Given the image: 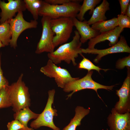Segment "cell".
<instances>
[{"label": "cell", "instance_id": "cell-29", "mask_svg": "<svg viewBox=\"0 0 130 130\" xmlns=\"http://www.w3.org/2000/svg\"><path fill=\"white\" fill-rule=\"evenodd\" d=\"M121 8V14L125 15L126 11L130 3V0H119Z\"/></svg>", "mask_w": 130, "mask_h": 130}, {"label": "cell", "instance_id": "cell-32", "mask_svg": "<svg viewBox=\"0 0 130 130\" xmlns=\"http://www.w3.org/2000/svg\"><path fill=\"white\" fill-rule=\"evenodd\" d=\"M19 130H34L33 128H30L28 127L25 128H24L22 129Z\"/></svg>", "mask_w": 130, "mask_h": 130}, {"label": "cell", "instance_id": "cell-19", "mask_svg": "<svg viewBox=\"0 0 130 130\" xmlns=\"http://www.w3.org/2000/svg\"><path fill=\"white\" fill-rule=\"evenodd\" d=\"M118 26L117 18L96 22L92 25L91 27L100 33L114 29Z\"/></svg>", "mask_w": 130, "mask_h": 130}, {"label": "cell", "instance_id": "cell-25", "mask_svg": "<svg viewBox=\"0 0 130 130\" xmlns=\"http://www.w3.org/2000/svg\"><path fill=\"white\" fill-rule=\"evenodd\" d=\"M117 20L118 26L124 29L130 28V18L125 15L118 14Z\"/></svg>", "mask_w": 130, "mask_h": 130}, {"label": "cell", "instance_id": "cell-8", "mask_svg": "<svg viewBox=\"0 0 130 130\" xmlns=\"http://www.w3.org/2000/svg\"><path fill=\"white\" fill-rule=\"evenodd\" d=\"M7 21L10 25L11 35L9 45L15 49L17 47V40L21 33L27 29L36 28L38 24V22L36 20H31L29 22L26 21L21 11L18 13L14 18Z\"/></svg>", "mask_w": 130, "mask_h": 130}, {"label": "cell", "instance_id": "cell-22", "mask_svg": "<svg viewBox=\"0 0 130 130\" xmlns=\"http://www.w3.org/2000/svg\"><path fill=\"white\" fill-rule=\"evenodd\" d=\"M11 37L10 25L8 21L0 24V41L5 46L9 45Z\"/></svg>", "mask_w": 130, "mask_h": 130}, {"label": "cell", "instance_id": "cell-1", "mask_svg": "<svg viewBox=\"0 0 130 130\" xmlns=\"http://www.w3.org/2000/svg\"><path fill=\"white\" fill-rule=\"evenodd\" d=\"M74 35L72 40L69 42L61 45L55 51L48 53L47 56L49 59L55 64L61 63L64 61L68 64L72 62L73 65H77L75 58L79 54H82L81 47L82 43L80 42V35L77 30L74 31Z\"/></svg>", "mask_w": 130, "mask_h": 130}, {"label": "cell", "instance_id": "cell-17", "mask_svg": "<svg viewBox=\"0 0 130 130\" xmlns=\"http://www.w3.org/2000/svg\"><path fill=\"white\" fill-rule=\"evenodd\" d=\"M75 110L74 117L62 130H76L77 127L81 124L83 119L89 113L90 111L89 109H85L80 106H77Z\"/></svg>", "mask_w": 130, "mask_h": 130}, {"label": "cell", "instance_id": "cell-14", "mask_svg": "<svg viewBox=\"0 0 130 130\" xmlns=\"http://www.w3.org/2000/svg\"><path fill=\"white\" fill-rule=\"evenodd\" d=\"M124 30V29L118 26L112 30L100 33L96 37L89 40L87 48H94L97 44L107 40L109 41V46H113L117 42L121 33Z\"/></svg>", "mask_w": 130, "mask_h": 130}, {"label": "cell", "instance_id": "cell-12", "mask_svg": "<svg viewBox=\"0 0 130 130\" xmlns=\"http://www.w3.org/2000/svg\"><path fill=\"white\" fill-rule=\"evenodd\" d=\"M0 24L3 23L16 16V13L26 9L24 0H8L7 2L0 0Z\"/></svg>", "mask_w": 130, "mask_h": 130}, {"label": "cell", "instance_id": "cell-16", "mask_svg": "<svg viewBox=\"0 0 130 130\" xmlns=\"http://www.w3.org/2000/svg\"><path fill=\"white\" fill-rule=\"evenodd\" d=\"M110 4L106 0H103L102 3L94 9L90 18L87 21L90 25L98 22L106 20L105 15L106 12L110 9Z\"/></svg>", "mask_w": 130, "mask_h": 130}, {"label": "cell", "instance_id": "cell-27", "mask_svg": "<svg viewBox=\"0 0 130 130\" xmlns=\"http://www.w3.org/2000/svg\"><path fill=\"white\" fill-rule=\"evenodd\" d=\"M7 130H19L25 127L19 121L14 119L8 122L7 125Z\"/></svg>", "mask_w": 130, "mask_h": 130}, {"label": "cell", "instance_id": "cell-33", "mask_svg": "<svg viewBox=\"0 0 130 130\" xmlns=\"http://www.w3.org/2000/svg\"><path fill=\"white\" fill-rule=\"evenodd\" d=\"M5 46L3 44L1 41H0V48Z\"/></svg>", "mask_w": 130, "mask_h": 130}, {"label": "cell", "instance_id": "cell-30", "mask_svg": "<svg viewBox=\"0 0 130 130\" xmlns=\"http://www.w3.org/2000/svg\"><path fill=\"white\" fill-rule=\"evenodd\" d=\"M71 0H45V2L51 5H61L69 3Z\"/></svg>", "mask_w": 130, "mask_h": 130}, {"label": "cell", "instance_id": "cell-10", "mask_svg": "<svg viewBox=\"0 0 130 130\" xmlns=\"http://www.w3.org/2000/svg\"><path fill=\"white\" fill-rule=\"evenodd\" d=\"M127 75L121 87L116 90L119 100L114 108L118 113L124 114L130 111V68L127 67Z\"/></svg>", "mask_w": 130, "mask_h": 130}, {"label": "cell", "instance_id": "cell-4", "mask_svg": "<svg viewBox=\"0 0 130 130\" xmlns=\"http://www.w3.org/2000/svg\"><path fill=\"white\" fill-rule=\"evenodd\" d=\"M50 25L55 35L53 41L54 47L66 43L70 37L74 26L73 18L61 17L51 19Z\"/></svg>", "mask_w": 130, "mask_h": 130}, {"label": "cell", "instance_id": "cell-7", "mask_svg": "<svg viewBox=\"0 0 130 130\" xmlns=\"http://www.w3.org/2000/svg\"><path fill=\"white\" fill-rule=\"evenodd\" d=\"M40 71L47 77L54 78L58 86L63 89L68 82L79 78L72 77L67 69L57 66L49 59Z\"/></svg>", "mask_w": 130, "mask_h": 130}, {"label": "cell", "instance_id": "cell-20", "mask_svg": "<svg viewBox=\"0 0 130 130\" xmlns=\"http://www.w3.org/2000/svg\"><path fill=\"white\" fill-rule=\"evenodd\" d=\"M101 1V0H84L77 15V19L81 21L84 20V16L86 12L89 10V14L92 15L95 7Z\"/></svg>", "mask_w": 130, "mask_h": 130}, {"label": "cell", "instance_id": "cell-2", "mask_svg": "<svg viewBox=\"0 0 130 130\" xmlns=\"http://www.w3.org/2000/svg\"><path fill=\"white\" fill-rule=\"evenodd\" d=\"M82 0H72L65 4L58 5H51L43 1L39 11V16H46L51 19L61 17H77Z\"/></svg>", "mask_w": 130, "mask_h": 130}, {"label": "cell", "instance_id": "cell-18", "mask_svg": "<svg viewBox=\"0 0 130 130\" xmlns=\"http://www.w3.org/2000/svg\"><path fill=\"white\" fill-rule=\"evenodd\" d=\"M27 107L15 112L13 114L14 119L19 121L25 127H28L27 124L32 119H34L38 117L39 114L35 113Z\"/></svg>", "mask_w": 130, "mask_h": 130}, {"label": "cell", "instance_id": "cell-31", "mask_svg": "<svg viewBox=\"0 0 130 130\" xmlns=\"http://www.w3.org/2000/svg\"><path fill=\"white\" fill-rule=\"evenodd\" d=\"M125 15L130 18V4L128 6Z\"/></svg>", "mask_w": 130, "mask_h": 130}, {"label": "cell", "instance_id": "cell-23", "mask_svg": "<svg viewBox=\"0 0 130 130\" xmlns=\"http://www.w3.org/2000/svg\"><path fill=\"white\" fill-rule=\"evenodd\" d=\"M9 85L4 86L0 90V109L11 106L9 95Z\"/></svg>", "mask_w": 130, "mask_h": 130}, {"label": "cell", "instance_id": "cell-15", "mask_svg": "<svg viewBox=\"0 0 130 130\" xmlns=\"http://www.w3.org/2000/svg\"><path fill=\"white\" fill-rule=\"evenodd\" d=\"M74 26L76 27L80 35V40L82 43H84L88 40L95 38L100 33L93 29L88 23L87 21H81L76 17L73 18Z\"/></svg>", "mask_w": 130, "mask_h": 130}, {"label": "cell", "instance_id": "cell-26", "mask_svg": "<svg viewBox=\"0 0 130 130\" xmlns=\"http://www.w3.org/2000/svg\"><path fill=\"white\" fill-rule=\"evenodd\" d=\"M116 68L118 69H123L125 67H130V55L119 59L116 62Z\"/></svg>", "mask_w": 130, "mask_h": 130}, {"label": "cell", "instance_id": "cell-13", "mask_svg": "<svg viewBox=\"0 0 130 130\" xmlns=\"http://www.w3.org/2000/svg\"><path fill=\"white\" fill-rule=\"evenodd\" d=\"M110 130H130V113H118L113 108L107 118Z\"/></svg>", "mask_w": 130, "mask_h": 130}, {"label": "cell", "instance_id": "cell-5", "mask_svg": "<svg viewBox=\"0 0 130 130\" xmlns=\"http://www.w3.org/2000/svg\"><path fill=\"white\" fill-rule=\"evenodd\" d=\"M93 71L88 72L86 75L83 78L70 81L65 85L63 88V91L66 92H72L67 95V99L71 97L75 93L86 89H89L95 91L99 98H101L97 91L98 89H103L111 91L116 85L111 86H106L100 84L95 81L92 79V75Z\"/></svg>", "mask_w": 130, "mask_h": 130}, {"label": "cell", "instance_id": "cell-9", "mask_svg": "<svg viewBox=\"0 0 130 130\" xmlns=\"http://www.w3.org/2000/svg\"><path fill=\"white\" fill-rule=\"evenodd\" d=\"M51 20L48 17H42L41 20L42 32L35 51L36 54H40L44 52L51 53L54 51L55 47L53 41L55 34L50 26Z\"/></svg>", "mask_w": 130, "mask_h": 130}, {"label": "cell", "instance_id": "cell-24", "mask_svg": "<svg viewBox=\"0 0 130 130\" xmlns=\"http://www.w3.org/2000/svg\"><path fill=\"white\" fill-rule=\"evenodd\" d=\"M82 60L79 63L78 65V68L80 69H83L87 70L88 72L92 70H96L100 73L101 70H103L106 72L109 69H102L99 66H96L92 63L88 59L83 57Z\"/></svg>", "mask_w": 130, "mask_h": 130}, {"label": "cell", "instance_id": "cell-3", "mask_svg": "<svg viewBox=\"0 0 130 130\" xmlns=\"http://www.w3.org/2000/svg\"><path fill=\"white\" fill-rule=\"evenodd\" d=\"M23 76L21 73L16 82L8 86L11 106L15 113L31 105L29 89L22 80Z\"/></svg>", "mask_w": 130, "mask_h": 130}, {"label": "cell", "instance_id": "cell-6", "mask_svg": "<svg viewBox=\"0 0 130 130\" xmlns=\"http://www.w3.org/2000/svg\"><path fill=\"white\" fill-rule=\"evenodd\" d=\"M55 93L54 89L48 91V98L45 108L38 117L31 123L30 126L31 128L37 129L45 126L53 130H60L59 128L55 125L53 121L54 117L58 116L57 110L52 107Z\"/></svg>", "mask_w": 130, "mask_h": 130}, {"label": "cell", "instance_id": "cell-28", "mask_svg": "<svg viewBox=\"0 0 130 130\" xmlns=\"http://www.w3.org/2000/svg\"><path fill=\"white\" fill-rule=\"evenodd\" d=\"M1 54L0 55V90L4 86L9 85L8 80L4 76L1 67Z\"/></svg>", "mask_w": 130, "mask_h": 130}, {"label": "cell", "instance_id": "cell-11", "mask_svg": "<svg viewBox=\"0 0 130 130\" xmlns=\"http://www.w3.org/2000/svg\"><path fill=\"white\" fill-rule=\"evenodd\" d=\"M120 39L117 42L109 48L103 49H92L82 48V53L97 54L94 60L96 63H98L103 57L109 54L121 52L130 53V48L128 45L124 37L123 36H120Z\"/></svg>", "mask_w": 130, "mask_h": 130}, {"label": "cell", "instance_id": "cell-21", "mask_svg": "<svg viewBox=\"0 0 130 130\" xmlns=\"http://www.w3.org/2000/svg\"><path fill=\"white\" fill-rule=\"evenodd\" d=\"M26 9L32 15L34 20H37L39 18V11L43 0H24Z\"/></svg>", "mask_w": 130, "mask_h": 130}]
</instances>
